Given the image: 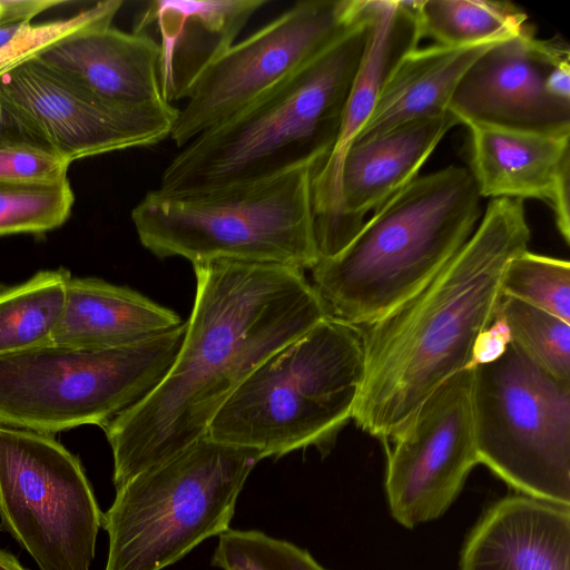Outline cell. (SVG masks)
I'll return each mask as SVG.
<instances>
[{
    "label": "cell",
    "instance_id": "6da1fadb",
    "mask_svg": "<svg viewBox=\"0 0 570 570\" xmlns=\"http://www.w3.org/2000/svg\"><path fill=\"white\" fill-rule=\"evenodd\" d=\"M193 266L195 302L171 367L104 426L116 489L207 435L259 364L330 316L302 269L228 259Z\"/></svg>",
    "mask_w": 570,
    "mask_h": 570
},
{
    "label": "cell",
    "instance_id": "7a4b0ae2",
    "mask_svg": "<svg viewBox=\"0 0 570 570\" xmlns=\"http://www.w3.org/2000/svg\"><path fill=\"white\" fill-rule=\"evenodd\" d=\"M530 237L522 199H491L434 276L361 327L364 372L352 413L361 430L393 438L434 390L469 367L476 336L499 313L505 266Z\"/></svg>",
    "mask_w": 570,
    "mask_h": 570
},
{
    "label": "cell",
    "instance_id": "3957f363",
    "mask_svg": "<svg viewBox=\"0 0 570 570\" xmlns=\"http://www.w3.org/2000/svg\"><path fill=\"white\" fill-rule=\"evenodd\" d=\"M480 199L469 168L454 165L394 194L341 252L311 268L330 316L363 327L416 292L472 236Z\"/></svg>",
    "mask_w": 570,
    "mask_h": 570
},
{
    "label": "cell",
    "instance_id": "277c9868",
    "mask_svg": "<svg viewBox=\"0 0 570 570\" xmlns=\"http://www.w3.org/2000/svg\"><path fill=\"white\" fill-rule=\"evenodd\" d=\"M368 30L365 7L361 24L294 77L185 145L158 188L207 191L323 161L336 141Z\"/></svg>",
    "mask_w": 570,
    "mask_h": 570
},
{
    "label": "cell",
    "instance_id": "5b68a950",
    "mask_svg": "<svg viewBox=\"0 0 570 570\" xmlns=\"http://www.w3.org/2000/svg\"><path fill=\"white\" fill-rule=\"evenodd\" d=\"M364 372L362 328L327 316L259 364L207 436L261 459L308 446L326 454L352 420Z\"/></svg>",
    "mask_w": 570,
    "mask_h": 570
},
{
    "label": "cell",
    "instance_id": "8992f818",
    "mask_svg": "<svg viewBox=\"0 0 570 570\" xmlns=\"http://www.w3.org/2000/svg\"><path fill=\"white\" fill-rule=\"evenodd\" d=\"M322 160L263 179L177 194L149 190L131 210L141 245L159 258L311 269L320 259L312 179Z\"/></svg>",
    "mask_w": 570,
    "mask_h": 570
},
{
    "label": "cell",
    "instance_id": "52a82bcc",
    "mask_svg": "<svg viewBox=\"0 0 570 570\" xmlns=\"http://www.w3.org/2000/svg\"><path fill=\"white\" fill-rule=\"evenodd\" d=\"M258 453L205 435L116 489L105 570H163L229 529Z\"/></svg>",
    "mask_w": 570,
    "mask_h": 570
},
{
    "label": "cell",
    "instance_id": "ba28073f",
    "mask_svg": "<svg viewBox=\"0 0 570 570\" xmlns=\"http://www.w3.org/2000/svg\"><path fill=\"white\" fill-rule=\"evenodd\" d=\"M186 328L187 321L111 350L51 344L0 355V423L50 435L80 425L104 428L161 382Z\"/></svg>",
    "mask_w": 570,
    "mask_h": 570
},
{
    "label": "cell",
    "instance_id": "9c48e42d",
    "mask_svg": "<svg viewBox=\"0 0 570 570\" xmlns=\"http://www.w3.org/2000/svg\"><path fill=\"white\" fill-rule=\"evenodd\" d=\"M471 401L479 463L523 495L570 507V381L511 342L472 368Z\"/></svg>",
    "mask_w": 570,
    "mask_h": 570
},
{
    "label": "cell",
    "instance_id": "30bf717a",
    "mask_svg": "<svg viewBox=\"0 0 570 570\" xmlns=\"http://www.w3.org/2000/svg\"><path fill=\"white\" fill-rule=\"evenodd\" d=\"M102 515L76 455L50 434L0 426V527L39 570H90Z\"/></svg>",
    "mask_w": 570,
    "mask_h": 570
},
{
    "label": "cell",
    "instance_id": "8fae6325",
    "mask_svg": "<svg viewBox=\"0 0 570 570\" xmlns=\"http://www.w3.org/2000/svg\"><path fill=\"white\" fill-rule=\"evenodd\" d=\"M365 20V0H304L235 42L203 75L170 139L183 148L309 65Z\"/></svg>",
    "mask_w": 570,
    "mask_h": 570
},
{
    "label": "cell",
    "instance_id": "7c38bea8",
    "mask_svg": "<svg viewBox=\"0 0 570 570\" xmlns=\"http://www.w3.org/2000/svg\"><path fill=\"white\" fill-rule=\"evenodd\" d=\"M472 368L449 377L392 438L385 490L405 528L438 519L479 463L472 416Z\"/></svg>",
    "mask_w": 570,
    "mask_h": 570
},
{
    "label": "cell",
    "instance_id": "4fadbf2b",
    "mask_svg": "<svg viewBox=\"0 0 570 570\" xmlns=\"http://www.w3.org/2000/svg\"><path fill=\"white\" fill-rule=\"evenodd\" d=\"M0 91L49 149L69 161L156 145L170 137L179 109L108 104L35 58L0 78Z\"/></svg>",
    "mask_w": 570,
    "mask_h": 570
},
{
    "label": "cell",
    "instance_id": "5bb4252c",
    "mask_svg": "<svg viewBox=\"0 0 570 570\" xmlns=\"http://www.w3.org/2000/svg\"><path fill=\"white\" fill-rule=\"evenodd\" d=\"M566 58H570L567 43L559 38L537 39L533 27L497 42L464 73L449 111L466 127L570 132V104L544 88L548 72Z\"/></svg>",
    "mask_w": 570,
    "mask_h": 570
},
{
    "label": "cell",
    "instance_id": "9a60e30c",
    "mask_svg": "<svg viewBox=\"0 0 570 570\" xmlns=\"http://www.w3.org/2000/svg\"><path fill=\"white\" fill-rule=\"evenodd\" d=\"M365 7L370 24L365 50L336 141L312 179L314 229L321 258L337 254L352 240L341 198L344 157L368 120L393 70L422 39L416 1L366 0Z\"/></svg>",
    "mask_w": 570,
    "mask_h": 570
},
{
    "label": "cell",
    "instance_id": "2e32d148",
    "mask_svg": "<svg viewBox=\"0 0 570 570\" xmlns=\"http://www.w3.org/2000/svg\"><path fill=\"white\" fill-rule=\"evenodd\" d=\"M268 0H156L135 18L132 32L155 39L159 83L166 102L187 99Z\"/></svg>",
    "mask_w": 570,
    "mask_h": 570
},
{
    "label": "cell",
    "instance_id": "e0dca14e",
    "mask_svg": "<svg viewBox=\"0 0 570 570\" xmlns=\"http://www.w3.org/2000/svg\"><path fill=\"white\" fill-rule=\"evenodd\" d=\"M470 173L481 197L544 200L570 243V132L468 127Z\"/></svg>",
    "mask_w": 570,
    "mask_h": 570
},
{
    "label": "cell",
    "instance_id": "ac0fdd59",
    "mask_svg": "<svg viewBox=\"0 0 570 570\" xmlns=\"http://www.w3.org/2000/svg\"><path fill=\"white\" fill-rule=\"evenodd\" d=\"M99 99L127 109H156L166 102L159 83L156 41L100 24L78 32L38 57Z\"/></svg>",
    "mask_w": 570,
    "mask_h": 570
},
{
    "label": "cell",
    "instance_id": "d6986e66",
    "mask_svg": "<svg viewBox=\"0 0 570 570\" xmlns=\"http://www.w3.org/2000/svg\"><path fill=\"white\" fill-rule=\"evenodd\" d=\"M460 570H570V507L528 495L498 501L469 535Z\"/></svg>",
    "mask_w": 570,
    "mask_h": 570
},
{
    "label": "cell",
    "instance_id": "ffe728a7",
    "mask_svg": "<svg viewBox=\"0 0 570 570\" xmlns=\"http://www.w3.org/2000/svg\"><path fill=\"white\" fill-rule=\"evenodd\" d=\"M456 125H460L458 119L449 111L352 144L341 170L342 209L352 239L365 215L415 179L440 141Z\"/></svg>",
    "mask_w": 570,
    "mask_h": 570
},
{
    "label": "cell",
    "instance_id": "44dd1931",
    "mask_svg": "<svg viewBox=\"0 0 570 570\" xmlns=\"http://www.w3.org/2000/svg\"><path fill=\"white\" fill-rule=\"evenodd\" d=\"M186 321L129 287L98 278H73L52 345L102 351L168 333Z\"/></svg>",
    "mask_w": 570,
    "mask_h": 570
},
{
    "label": "cell",
    "instance_id": "7402d4cb",
    "mask_svg": "<svg viewBox=\"0 0 570 570\" xmlns=\"http://www.w3.org/2000/svg\"><path fill=\"white\" fill-rule=\"evenodd\" d=\"M494 43L465 47L434 45L409 52L385 82L354 142L406 122L449 112L450 101L462 77Z\"/></svg>",
    "mask_w": 570,
    "mask_h": 570
},
{
    "label": "cell",
    "instance_id": "603a6c76",
    "mask_svg": "<svg viewBox=\"0 0 570 570\" xmlns=\"http://www.w3.org/2000/svg\"><path fill=\"white\" fill-rule=\"evenodd\" d=\"M70 278L63 268L41 271L0 289V355L52 344Z\"/></svg>",
    "mask_w": 570,
    "mask_h": 570
},
{
    "label": "cell",
    "instance_id": "cb8c5ba5",
    "mask_svg": "<svg viewBox=\"0 0 570 570\" xmlns=\"http://www.w3.org/2000/svg\"><path fill=\"white\" fill-rule=\"evenodd\" d=\"M416 13L421 37L441 46L498 42L532 28L527 13L507 1L421 0Z\"/></svg>",
    "mask_w": 570,
    "mask_h": 570
},
{
    "label": "cell",
    "instance_id": "d4e9b609",
    "mask_svg": "<svg viewBox=\"0 0 570 570\" xmlns=\"http://www.w3.org/2000/svg\"><path fill=\"white\" fill-rule=\"evenodd\" d=\"M75 195L68 179L58 183L0 180V236L42 234L70 216Z\"/></svg>",
    "mask_w": 570,
    "mask_h": 570
},
{
    "label": "cell",
    "instance_id": "484cf974",
    "mask_svg": "<svg viewBox=\"0 0 570 570\" xmlns=\"http://www.w3.org/2000/svg\"><path fill=\"white\" fill-rule=\"evenodd\" d=\"M500 312L514 345L553 376L570 381V323L508 296Z\"/></svg>",
    "mask_w": 570,
    "mask_h": 570
},
{
    "label": "cell",
    "instance_id": "4316f807",
    "mask_svg": "<svg viewBox=\"0 0 570 570\" xmlns=\"http://www.w3.org/2000/svg\"><path fill=\"white\" fill-rule=\"evenodd\" d=\"M501 292L570 323L568 261L524 250L505 266Z\"/></svg>",
    "mask_w": 570,
    "mask_h": 570
},
{
    "label": "cell",
    "instance_id": "83f0119b",
    "mask_svg": "<svg viewBox=\"0 0 570 570\" xmlns=\"http://www.w3.org/2000/svg\"><path fill=\"white\" fill-rule=\"evenodd\" d=\"M210 563L220 570H327L308 551L258 530L223 532Z\"/></svg>",
    "mask_w": 570,
    "mask_h": 570
},
{
    "label": "cell",
    "instance_id": "f1b7e54d",
    "mask_svg": "<svg viewBox=\"0 0 570 570\" xmlns=\"http://www.w3.org/2000/svg\"><path fill=\"white\" fill-rule=\"evenodd\" d=\"M121 6V0L100 1L69 18L23 24L0 48V78L78 32L111 23Z\"/></svg>",
    "mask_w": 570,
    "mask_h": 570
},
{
    "label": "cell",
    "instance_id": "f546056e",
    "mask_svg": "<svg viewBox=\"0 0 570 570\" xmlns=\"http://www.w3.org/2000/svg\"><path fill=\"white\" fill-rule=\"evenodd\" d=\"M71 161L56 151L23 142L0 144V180L58 183L66 180Z\"/></svg>",
    "mask_w": 570,
    "mask_h": 570
},
{
    "label": "cell",
    "instance_id": "4dcf8cb0",
    "mask_svg": "<svg viewBox=\"0 0 570 570\" xmlns=\"http://www.w3.org/2000/svg\"><path fill=\"white\" fill-rule=\"evenodd\" d=\"M510 343L511 334L509 326L499 309L491 324L476 336L468 368L497 361L504 354Z\"/></svg>",
    "mask_w": 570,
    "mask_h": 570
},
{
    "label": "cell",
    "instance_id": "1f68e13d",
    "mask_svg": "<svg viewBox=\"0 0 570 570\" xmlns=\"http://www.w3.org/2000/svg\"><path fill=\"white\" fill-rule=\"evenodd\" d=\"M6 142H23L48 148L0 91V144Z\"/></svg>",
    "mask_w": 570,
    "mask_h": 570
},
{
    "label": "cell",
    "instance_id": "d6a6232c",
    "mask_svg": "<svg viewBox=\"0 0 570 570\" xmlns=\"http://www.w3.org/2000/svg\"><path fill=\"white\" fill-rule=\"evenodd\" d=\"M66 3L65 0H0V26L31 22L41 12Z\"/></svg>",
    "mask_w": 570,
    "mask_h": 570
},
{
    "label": "cell",
    "instance_id": "836d02e7",
    "mask_svg": "<svg viewBox=\"0 0 570 570\" xmlns=\"http://www.w3.org/2000/svg\"><path fill=\"white\" fill-rule=\"evenodd\" d=\"M570 58L557 62L548 72L544 88L551 97L570 104Z\"/></svg>",
    "mask_w": 570,
    "mask_h": 570
},
{
    "label": "cell",
    "instance_id": "e575fe53",
    "mask_svg": "<svg viewBox=\"0 0 570 570\" xmlns=\"http://www.w3.org/2000/svg\"><path fill=\"white\" fill-rule=\"evenodd\" d=\"M0 570H28L11 553L0 549Z\"/></svg>",
    "mask_w": 570,
    "mask_h": 570
},
{
    "label": "cell",
    "instance_id": "d590c367",
    "mask_svg": "<svg viewBox=\"0 0 570 570\" xmlns=\"http://www.w3.org/2000/svg\"><path fill=\"white\" fill-rule=\"evenodd\" d=\"M29 23V22H28ZM26 23H11L0 26V48L6 45Z\"/></svg>",
    "mask_w": 570,
    "mask_h": 570
}]
</instances>
